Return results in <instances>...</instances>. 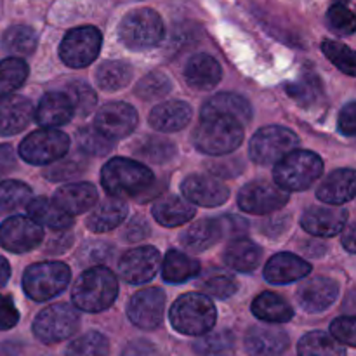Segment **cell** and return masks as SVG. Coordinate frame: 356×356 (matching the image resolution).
<instances>
[{"label": "cell", "mask_w": 356, "mask_h": 356, "mask_svg": "<svg viewBox=\"0 0 356 356\" xmlns=\"http://www.w3.org/2000/svg\"><path fill=\"white\" fill-rule=\"evenodd\" d=\"M117 296V277L104 266H92L83 271L72 289L73 305L87 313L104 312L113 305Z\"/></svg>", "instance_id": "obj_1"}, {"label": "cell", "mask_w": 356, "mask_h": 356, "mask_svg": "<svg viewBox=\"0 0 356 356\" xmlns=\"http://www.w3.org/2000/svg\"><path fill=\"white\" fill-rule=\"evenodd\" d=\"M155 183L153 172L129 159H111L101 170V184L110 197L132 198L145 193Z\"/></svg>", "instance_id": "obj_2"}, {"label": "cell", "mask_w": 356, "mask_h": 356, "mask_svg": "<svg viewBox=\"0 0 356 356\" xmlns=\"http://www.w3.org/2000/svg\"><path fill=\"white\" fill-rule=\"evenodd\" d=\"M174 329L184 336H204L211 332L218 320V309L211 298L200 292H190L177 299L169 313Z\"/></svg>", "instance_id": "obj_3"}, {"label": "cell", "mask_w": 356, "mask_h": 356, "mask_svg": "<svg viewBox=\"0 0 356 356\" xmlns=\"http://www.w3.org/2000/svg\"><path fill=\"white\" fill-rule=\"evenodd\" d=\"M323 174V162L316 153L294 149L275 163V184L285 191H305Z\"/></svg>", "instance_id": "obj_4"}, {"label": "cell", "mask_w": 356, "mask_h": 356, "mask_svg": "<svg viewBox=\"0 0 356 356\" xmlns=\"http://www.w3.org/2000/svg\"><path fill=\"white\" fill-rule=\"evenodd\" d=\"M245 125L222 117L202 118L193 132V145L205 155H228L243 141Z\"/></svg>", "instance_id": "obj_5"}, {"label": "cell", "mask_w": 356, "mask_h": 356, "mask_svg": "<svg viewBox=\"0 0 356 356\" xmlns=\"http://www.w3.org/2000/svg\"><path fill=\"white\" fill-rule=\"evenodd\" d=\"M118 37L132 51H146L159 45L163 38V23L159 13L148 7L125 14L118 24Z\"/></svg>", "instance_id": "obj_6"}, {"label": "cell", "mask_w": 356, "mask_h": 356, "mask_svg": "<svg viewBox=\"0 0 356 356\" xmlns=\"http://www.w3.org/2000/svg\"><path fill=\"white\" fill-rule=\"evenodd\" d=\"M70 278L72 271L65 263L45 261L26 268L23 273V289L30 299L45 302L61 294L68 287Z\"/></svg>", "instance_id": "obj_7"}, {"label": "cell", "mask_w": 356, "mask_h": 356, "mask_svg": "<svg viewBox=\"0 0 356 356\" xmlns=\"http://www.w3.org/2000/svg\"><path fill=\"white\" fill-rule=\"evenodd\" d=\"M80 327V315L73 306L58 302L42 309L33 320V334L40 343L56 344L75 336Z\"/></svg>", "instance_id": "obj_8"}, {"label": "cell", "mask_w": 356, "mask_h": 356, "mask_svg": "<svg viewBox=\"0 0 356 356\" xmlns=\"http://www.w3.org/2000/svg\"><path fill=\"white\" fill-rule=\"evenodd\" d=\"M299 138L291 129L280 125H268L259 129L250 139V159L259 165H275L291 152L298 149Z\"/></svg>", "instance_id": "obj_9"}, {"label": "cell", "mask_w": 356, "mask_h": 356, "mask_svg": "<svg viewBox=\"0 0 356 356\" xmlns=\"http://www.w3.org/2000/svg\"><path fill=\"white\" fill-rule=\"evenodd\" d=\"M70 149V138L58 129L44 127L21 141L19 155L31 165H47L63 159Z\"/></svg>", "instance_id": "obj_10"}, {"label": "cell", "mask_w": 356, "mask_h": 356, "mask_svg": "<svg viewBox=\"0 0 356 356\" xmlns=\"http://www.w3.org/2000/svg\"><path fill=\"white\" fill-rule=\"evenodd\" d=\"M101 31L94 26H79L70 30L59 45V56L70 68H86L101 51Z\"/></svg>", "instance_id": "obj_11"}, {"label": "cell", "mask_w": 356, "mask_h": 356, "mask_svg": "<svg viewBox=\"0 0 356 356\" xmlns=\"http://www.w3.org/2000/svg\"><path fill=\"white\" fill-rule=\"evenodd\" d=\"M289 202V191L270 181H250L240 190L238 207L249 214H271Z\"/></svg>", "instance_id": "obj_12"}, {"label": "cell", "mask_w": 356, "mask_h": 356, "mask_svg": "<svg viewBox=\"0 0 356 356\" xmlns=\"http://www.w3.org/2000/svg\"><path fill=\"white\" fill-rule=\"evenodd\" d=\"M44 240V229L26 216H13L0 225V245L14 254L30 252Z\"/></svg>", "instance_id": "obj_13"}, {"label": "cell", "mask_w": 356, "mask_h": 356, "mask_svg": "<svg viewBox=\"0 0 356 356\" xmlns=\"http://www.w3.org/2000/svg\"><path fill=\"white\" fill-rule=\"evenodd\" d=\"M165 309V292L159 287L143 289L136 292L127 306V316L143 330L159 329Z\"/></svg>", "instance_id": "obj_14"}, {"label": "cell", "mask_w": 356, "mask_h": 356, "mask_svg": "<svg viewBox=\"0 0 356 356\" xmlns=\"http://www.w3.org/2000/svg\"><path fill=\"white\" fill-rule=\"evenodd\" d=\"M162 257L155 247H136L127 250L118 261V273L122 280L132 285H141L153 280L159 273Z\"/></svg>", "instance_id": "obj_15"}, {"label": "cell", "mask_w": 356, "mask_h": 356, "mask_svg": "<svg viewBox=\"0 0 356 356\" xmlns=\"http://www.w3.org/2000/svg\"><path fill=\"white\" fill-rule=\"evenodd\" d=\"M138 125V111L127 103H108L96 113L94 127L106 138L124 139L131 136Z\"/></svg>", "instance_id": "obj_16"}, {"label": "cell", "mask_w": 356, "mask_h": 356, "mask_svg": "<svg viewBox=\"0 0 356 356\" xmlns=\"http://www.w3.org/2000/svg\"><path fill=\"white\" fill-rule=\"evenodd\" d=\"M298 302L308 313H322L339 298V284L330 277H312L298 289Z\"/></svg>", "instance_id": "obj_17"}, {"label": "cell", "mask_w": 356, "mask_h": 356, "mask_svg": "<svg viewBox=\"0 0 356 356\" xmlns=\"http://www.w3.org/2000/svg\"><path fill=\"white\" fill-rule=\"evenodd\" d=\"M184 198L193 205L202 207H219L229 198V190L226 184L216 177L205 176V174H191L181 184Z\"/></svg>", "instance_id": "obj_18"}, {"label": "cell", "mask_w": 356, "mask_h": 356, "mask_svg": "<svg viewBox=\"0 0 356 356\" xmlns=\"http://www.w3.org/2000/svg\"><path fill=\"white\" fill-rule=\"evenodd\" d=\"M245 351L250 356H282L289 350V334L275 325H254L247 330Z\"/></svg>", "instance_id": "obj_19"}, {"label": "cell", "mask_w": 356, "mask_h": 356, "mask_svg": "<svg viewBox=\"0 0 356 356\" xmlns=\"http://www.w3.org/2000/svg\"><path fill=\"white\" fill-rule=\"evenodd\" d=\"M348 211L337 205H313L306 209L301 226L313 236H334L346 226Z\"/></svg>", "instance_id": "obj_20"}, {"label": "cell", "mask_w": 356, "mask_h": 356, "mask_svg": "<svg viewBox=\"0 0 356 356\" xmlns=\"http://www.w3.org/2000/svg\"><path fill=\"white\" fill-rule=\"evenodd\" d=\"M202 118L222 117L247 125L252 120V106L249 101L240 94L221 92L207 99L202 106Z\"/></svg>", "instance_id": "obj_21"}, {"label": "cell", "mask_w": 356, "mask_h": 356, "mask_svg": "<svg viewBox=\"0 0 356 356\" xmlns=\"http://www.w3.org/2000/svg\"><path fill=\"white\" fill-rule=\"evenodd\" d=\"M312 271V264L296 254L280 252L268 261L264 278L273 285H287L306 278Z\"/></svg>", "instance_id": "obj_22"}, {"label": "cell", "mask_w": 356, "mask_h": 356, "mask_svg": "<svg viewBox=\"0 0 356 356\" xmlns=\"http://www.w3.org/2000/svg\"><path fill=\"white\" fill-rule=\"evenodd\" d=\"M184 76H186L188 86L193 87L195 90L207 92V90H212L221 82L222 70L218 59L212 58L211 54L200 52V54L191 56L190 61L186 63Z\"/></svg>", "instance_id": "obj_23"}, {"label": "cell", "mask_w": 356, "mask_h": 356, "mask_svg": "<svg viewBox=\"0 0 356 356\" xmlns=\"http://www.w3.org/2000/svg\"><path fill=\"white\" fill-rule=\"evenodd\" d=\"M33 115V104L26 97H3L0 103V136H14L24 131L30 125Z\"/></svg>", "instance_id": "obj_24"}, {"label": "cell", "mask_w": 356, "mask_h": 356, "mask_svg": "<svg viewBox=\"0 0 356 356\" xmlns=\"http://www.w3.org/2000/svg\"><path fill=\"white\" fill-rule=\"evenodd\" d=\"M75 115L72 99L66 92H47L38 103L37 111L33 117L37 118L42 127H61L68 124Z\"/></svg>", "instance_id": "obj_25"}, {"label": "cell", "mask_w": 356, "mask_h": 356, "mask_svg": "<svg viewBox=\"0 0 356 356\" xmlns=\"http://www.w3.org/2000/svg\"><path fill=\"white\" fill-rule=\"evenodd\" d=\"M356 193V174L353 169H339L323 179L316 197L330 205H343L353 200Z\"/></svg>", "instance_id": "obj_26"}, {"label": "cell", "mask_w": 356, "mask_h": 356, "mask_svg": "<svg viewBox=\"0 0 356 356\" xmlns=\"http://www.w3.org/2000/svg\"><path fill=\"white\" fill-rule=\"evenodd\" d=\"M191 120V106L184 101H165L149 113V125L159 132H177Z\"/></svg>", "instance_id": "obj_27"}, {"label": "cell", "mask_w": 356, "mask_h": 356, "mask_svg": "<svg viewBox=\"0 0 356 356\" xmlns=\"http://www.w3.org/2000/svg\"><path fill=\"white\" fill-rule=\"evenodd\" d=\"M54 202L61 211L76 216L90 211L96 205L97 191L90 183H72L56 191Z\"/></svg>", "instance_id": "obj_28"}, {"label": "cell", "mask_w": 356, "mask_h": 356, "mask_svg": "<svg viewBox=\"0 0 356 356\" xmlns=\"http://www.w3.org/2000/svg\"><path fill=\"white\" fill-rule=\"evenodd\" d=\"M127 212L129 207L122 198L110 197L92 209L86 225L94 233H108L120 226V222L127 218Z\"/></svg>", "instance_id": "obj_29"}, {"label": "cell", "mask_w": 356, "mask_h": 356, "mask_svg": "<svg viewBox=\"0 0 356 356\" xmlns=\"http://www.w3.org/2000/svg\"><path fill=\"white\" fill-rule=\"evenodd\" d=\"M26 212L28 218L33 219L37 225L47 226L56 232H65L73 226V216L61 211L54 200H49L45 197H38L28 202Z\"/></svg>", "instance_id": "obj_30"}, {"label": "cell", "mask_w": 356, "mask_h": 356, "mask_svg": "<svg viewBox=\"0 0 356 356\" xmlns=\"http://www.w3.org/2000/svg\"><path fill=\"white\" fill-rule=\"evenodd\" d=\"M261 257H263V249L243 236L232 240L225 250V263L240 273H252L259 266Z\"/></svg>", "instance_id": "obj_31"}, {"label": "cell", "mask_w": 356, "mask_h": 356, "mask_svg": "<svg viewBox=\"0 0 356 356\" xmlns=\"http://www.w3.org/2000/svg\"><path fill=\"white\" fill-rule=\"evenodd\" d=\"M153 218L156 222L165 228H177L181 225H186L190 219L195 218V207L188 200H183L179 197H163L162 200L153 205Z\"/></svg>", "instance_id": "obj_32"}, {"label": "cell", "mask_w": 356, "mask_h": 356, "mask_svg": "<svg viewBox=\"0 0 356 356\" xmlns=\"http://www.w3.org/2000/svg\"><path fill=\"white\" fill-rule=\"evenodd\" d=\"M222 238L218 218H207L193 222L181 235V243L191 252H204Z\"/></svg>", "instance_id": "obj_33"}, {"label": "cell", "mask_w": 356, "mask_h": 356, "mask_svg": "<svg viewBox=\"0 0 356 356\" xmlns=\"http://www.w3.org/2000/svg\"><path fill=\"white\" fill-rule=\"evenodd\" d=\"M252 313L256 318L268 323H287L294 316V309L282 296L275 292H263L252 302Z\"/></svg>", "instance_id": "obj_34"}, {"label": "cell", "mask_w": 356, "mask_h": 356, "mask_svg": "<svg viewBox=\"0 0 356 356\" xmlns=\"http://www.w3.org/2000/svg\"><path fill=\"white\" fill-rule=\"evenodd\" d=\"M160 266L163 280L169 284H183L200 273V263L179 250H169Z\"/></svg>", "instance_id": "obj_35"}, {"label": "cell", "mask_w": 356, "mask_h": 356, "mask_svg": "<svg viewBox=\"0 0 356 356\" xmlns=\"http://www.w3.org/2000/svg\"><path fill=\"white\" fill-rule=\"evenodd\" d=\"M198 289H202L205 296H212L216 299H228L235 294L238 284L229 271L222 270V268H209L198 278Z\"/></svg>", "instance_id": "obj_36"}, {"label": "cell", "mask_w": 356, "mask_h": 356, "mask_svg": "<svg viewBox=\"0 0 356 356\" xmlns=\"http://www.w3.org/2000/svg\"><path fill=\"white\" fill-rule=\"evenodd\" d=\"M299 356H346V350L330 334L313 330L301 337L298 344Z\"/></svg>", "instance_id": "obj_37"}, {"label": "cell", "mask_w": 356, "mask_h": 356, "mask_svg": "<svg viewBox=\"0 0 356 356\" xmlns=\"http://www.w3.org/2000/svg\"><path fill=\"white\" fill-rule=\"evenodd\" d=\"M132 152L138 159L145 160V162L162 165V163H167L176 156L177 149L169 139L159 138V136H146L136 143Z\"/></svg>", "instance_id": "obj_38"}, {"label": "cell", "mask_w": 356, "mask_h": 356, "mask_svg": "<svg viewBox=\"0 0 356 356\" xmlns=\"http://www.w3.org/2000/svg\"><path fill=\"white\" fill-rule=\"evenodd\" d=\"M35 47H37V33L24 24H14L2 37V49L14 58L30 56Z\"/></svg>", "instance_id": "obj_39"}, {"label": "cell", "mask_w": 356, "mask_h": 356, "mask_svg": "<svg viewBox=\"0 0 356 356\" xmlns=\"http://www.w3.org/2000/svg\"><path fill=\"white\" fill-rule=\"evenodd\" d=\"M26 79L28 66L21 58H7L0 61V99L13 96Z\"/></svg>", "instance_id": "obj_40"}, {"label": "cell", "mask_w": 356, "mask_h": 356, "mask_svg": "<svg viewBox=\"0 0 356 356\" xmlns=\"http://www.w3.org/2000/svg\"><path fill=\"white\" fill-rule=\"evenodd\" d=\"M198 356H232L235 351V336L229 330L204 334L193 343Z\"/></svg>", "instance_id": "obj_41"}, {"label": "cell", "mask_w": 356, "mask_h": 356, "mask_svg": "<svg viewBox=\"0 0 356 356\" xmlns=\"http://www.w3.org/2000/svg\"><path fill=\"white\" fill-rule=\"evenodd\" d=\"M132 80V68L125 61H104L96 70V82L103 90L124 89Z\"/></svg>", "instance_id": "obj_42"}, {"label": "cell", "mask_w": 356, "mask_h": 356, "mask_svg": "<svg viewBox=\"0 0 356 356\" xmlns=\"http://www.w3.org/2000/svg\"><path fill=\"white\" fill-rule=\"evenodd\" d=\"M31 200V188L16 179L0 183V216L24 207Z\"/></svg>", "instance_id": "obj_43"}, {"label": "cell", "mask_w": 356, "mask_h": 356, "mask_svg": "<svg viewBox=\"0 0 356 356\" xmlns=\"http://www.w3.org/2000/svg\"><path fill=\"white\" fill-rule=\"evenodd\" d=\"M110 343L101 332H87L66 348L65 356H108Z\"/></svg>", "instance_id": "obj_44"}, {"label": "cell", "mask_w": 356, "mask_h": 356, "mask_svg": "<svg viewBox=\"0 0 356 356\" xmlns=\"http://www.w3.org/2000/svg\"><path fill=\"white\" fill-rule=\"evenodd\" d=\"M285 90H287L292 99H296L302 106L316 104V101L323 96V87L320 83L318 76L315 75H302L299 80L289 83Z\"/></svg>", "instance_id": "obj_45"}, {"label": "cell", "mask_w": 356, "mask_h": 356, "mask_svg": "<svg viewBox=\"0 0 356 356\" xmlns=\"http://www.w3.org/2000/svg\"><path fill=\"white\" fill-rule=\"evenodd\" d=\"M170 89H172V82H170V79L165 73L152 72L139 80V83L136 86V94L141 99L153 101L162 99L163 96H167L170 92Z\"/></svg>", "instance_id": "obj_46"}, {"label": "cell", "mask_w": 356, "mask_h": 356, "mask_svg": "<svg viewBox=\"0 0 356 356\" xmlns=\"http://www.w3.org/2000/svg\"><path fill=\"white\" fill-rule=\"evenodd\" d=\"M76 143L80 146V152L94 156H103L115 148L113 139L101 134L96 127L80 129L79 136H76Z\"/></svg>", "instance_id": "obj_47"}, {"label": "cell", "mask_w": 356, "mask_h": 356, "mask_svg": "<svg viewBox=\"0 0 356 356\" xmlns=\"http://www.w3.org/2000/svg\"><path fill=\"white\" fill-rule=\"evenodd\" d=\"M86 167L87 163L82 156L72 155L63 160H56V163H52L49 169H45L44 176L49 181H52V183H59V181H68L73 179V177H79L86 170Z\"/></svg>", "instance_id": "obj_48"}, {"label": "cell", "mask_w": 356, "mask_h": 356, "mask_svg": "<svg viewBox=\"0 0 356 356\" xmlns=\"http://www.w3.org/2000/svg\"><path fill=\"white\" fill-rule=\"evenodd\" d=\"M322 49L323 54L327 56V59H330L341 72L346 73L348 76H356L355 54L348 45L339 44V42L334 40H325L322 44Z\"/></svg>", "instance_id": "obj_49"}, {"label": "cell", "mask_w": 356, "mask_h": 356, "mask_svg": "<svg viewBox=\"0 0 356 356\" xmlns=\"http://www.w3.org/2000/svg\"><path fill=\"white\" fill-rule=\"evenodd\" d=\"M66 94L72 99L75 113H79L80 117L89 115L92 111V108L96 106V92L86 82H80V80L70 82L66 86Z\"/></svg>", "instance_id": "obj_50"}, {"label": "cell", "mask_w": 356, "mask_h": 356, "mask_svg": "<svg viewBox=\"0 0 356 356\" xmlns=\"http://www.w3.org/2000/svg\"><path fill=\"white\" fill-rule=\"evenodd\" d=\"M113 257V245L101 240H94V242L83 243L80 249L79 259L82 266H101V264L108 263Z\"/></svg>", "instance_id": "obj_51"}, {"label": "cell", "mask_w": 356, "mask_h": 356, "mask_svg": "<svg viewBox=\"0 0 356 356\" xmlns=\"http://www.w3.org/2000/svg\"><path fill=\"white\" fill-rule=\"evenodd\" d=\"M327 24L337 35H351L356 28L355 14L344 3H334L327 10Z\"/></svg>", "instance_id": "obj_52"}, {"label": "cell", "mask_w": 356, "mask_h": 356, "mask_svg": "<svg viewBox=\"0 0 356 356\" xmlns=\"http://www.w3.org/2000/svg\"><path fill=\"white\" fill-rule=\"evenodd\" d=\"M330 336L341 344L356 346V318L355 316H339L330 325Z\"/></svg>", "instance_id": "obj_53"}, {"label": "cell", "mask_w": 356, "mask_h": 356, "mask_svg": "<svg viewBox=\"0 0 356 356\" xmlns=\"http://www.w3.org/2000/svg\"><path fill=\"white\" fill-rule=\"evenodd\" d=\"M207 169L216 177H222V179H232V177L240 176L243 172V165L240 159L212 160V162H207Z\"/></svg>", "instance_id": "obj_54"}, {"label": "cell", "mask_w": 356, "mask_h": 356, "mask_svg": "<svg viewBox=\"0 0 356 356\" xmlns=\"http://www.w3.org/2000/svg\"><path fill=\"white\" fill-rule=\"evenodd\" d=\"M19 322V312L14 306L13 299L0 294V330H9Z\"/></svg>", "instance_id": "obj_55"}, {"label": "cell", "mask_w": 356, "mask_h": 356, "mask_svg": "<svg viewBox=\"0 0 356 356\" xmlns=\"http://www.w3.org/2000/svg\"><path fill=\"white\" fill-rule=\"evenodd\" d=\"M218 222L222 236H242L249 228V222L238 216H221Z\"/></svg>", "instance_id": "obj_56"}, {"label": "cell", "mask_w": 356, "mask_h": 356, "mask_svg": "<svg viewBox=\"0 0 356 356\" xmlns=\"http://www.w3.org/2000/svg\"><path fill=\"white\" fill-rule=\"evenodd\" d=\"M148 235H149V226L148 222L145 221L143 216H136V218H132L131 222H129L127 228H125L124 232V238L131 243L141 242V240H145Z\"/></svg>", "instance_id": "obj_57"}, {"label": "cell", "mask_w": 356, "mask_h": 356, "mask_svg": "<svg viewBox=\"0 0 356 356\" xmlns=\"http://www.w3.org/2000/svg\"><path fill=\"white\" fill-rule=\"evenodd\" d=\"M339 131L348 138L356 134V103H348L339 113Z\"/></svg>", "instance_id": "obj_58"}, {"label": "cell", "mask_w": 356, "mask_h": 356, "mask_svg": "<svg viewBox=\"0 0 356 356\" xmlns=\"http://www.w3.org/2000/svg\"><path fill=\"white\" fill-rule=\"evenodd\" d=\"M120 356H159V350L153 343L146 339H138L129 343Z\"/></svg>", "instance_id": "obj_59"}, {"label": "cell", "mask_w": 356, "mask_h": 356, "mask_svg": "<svg viewBox=\"0 0 356 356\" xmlns=\"http://www.w3.org/2000/svg\"><path fill=\"white\" fill-rule=\"evenodd\" d=\"M16 169V153L10 145H0V177Z\"/></svg>", "instance_id": "obj_60"}, {"label": "cell", "mask_w": 356, "mask_h": 356, "mask_svg": "<svg viewBox=\"0 0 356 356\" xmlns=\"http://www.w3.org/2000/svg\"><path fill=\"white\" fill-rule=\"evenodd\" d=\"M289 226V216L285 218V216H282V218H275L271 219L270 222H268V226L264 228V232H266V235H280L282 232H284L285 228Z\"/></svg>", "instance_id": "obj_61"}, {"label": "cell", "mask_w": 356, "mask_h": 356, "mask_svg": "<svg viewBox=\"0 0 356 356\" xmlns=\"http://www.w3.org/2000/svg\"><path fill=\"white\" fill-rule=\"evenodd\" d=\"M343 232V245L350 250L351 254L356 250V242H355V236H356V226L355 222H350L346 228L341 229Z\"/></svg>", "instance_id": "obj_62"}, {"label": "cell", "mask_w": 356, "mask_h": 356, "mask_svg": "<svg viewBox=\"0 0 356 356\" xmlns=\"http://www.w3.org/2000/svg\"><path fill=\"white\" fill-rule=\"evenodd\" d=\"M21 344L17 343H2L0 344V356H19Z\"/></svg>", "instance_id": "obj_63"}, {"label": "cell", "mask_w": 356, "mask_h": 356, "mask_svg": "<svg viewBox=\"0 0 356 356\" xmlns=\"http://www.w3.org/2000/svg\"><path fill=\"white\" fill-rule=\"evenodd\" d=\"M10 278V266L3 257H0V289L9 282Z\"/></svg>", "instance_id": "obj_64"}]
</instances>
